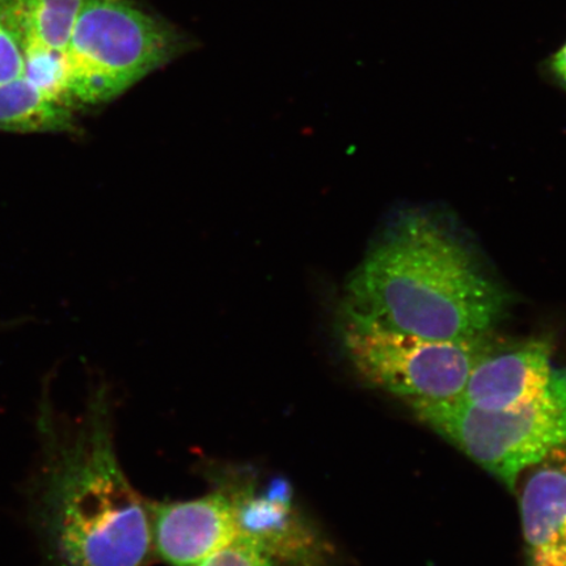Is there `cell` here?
<instances>
[{
    "mask_svg": "<svg viewBox=\"0 0 566 566\" xmlns=\"http://www.w3.org/2000/svg\"><path fill=\"white\" fill-rule=\"evenodd\" d=\"M39 459L28 481L31 526L51 566H146L151 504L125 475L113 440L108 391L94 388L75 419L39 402Z\"/></svg>",
    "mask_w": 566,
    "mask_h": 566,
    "instance_id": "6da1fadb",
    "label": "cell"
},
{
    "mask_svg": "<svg viewBox=\"0 0 566 566\" xmlns=\"http://www.w3.org/2000/svg\"><path fill=\"white\" fill-rule=\"evenodd\" d=\"M509 296L451 232L430 217L391 224L346 287L345 308L401 334L459 339L490 334Z\"/></svg>",
    "mask_w": 566,
    "mask_h": 566,
    "instance_id": "7a4b0ae2",
    "label": "cell"
},
{
    "mask_svg": "<svg viewBox=\"0 0 566 566\" xmlns=\"http://www.w3.org/2000/svg\"><path fill=\"white\" fill-rule=\"evenodd\" d=\"M422 423L514 491L523 472L566 443V367L541 396L520 407L485 410L462 400L408 401Z\"/></svg>",
    "mask_w": 566,
    "mask_h": 566,
    "instance_id": "3957f363",
    "label": "cell"
},
{
    "mask_svg": "<svg viewBox=\"0 0 566 566\" xmlns=\"http://www.w3.org/2000/svg\"><path fill=\"white\" fill-rule=\"evenodd\" d=\"M182 44L171 25L127 0H83L65 53L71 106L97 105L122 95L175 59Z\"/></svg>",
    "mask_w": 566,
    "mask_h": 566,
    "instance_id": "277c9868",
    "label": "cell"
},
{
    "mask_svg": "<svg viewBox=\"0 0 566 566\" xmlns=\"http://www.w3.org/2000/svg\"><path fill=\"white\" fill-rule=\"evenodd\" d=\"M342 338L367 384L407 402L457 399L480 360L502 344L493 332L459 339L410 336L345 307Z\"/></svg>",
    "mask_w": 566,
    "mask_h": 566,
    "instance_id": "5b68a950",
    "label": "cell"
},
{
    "mask_svg": "<svg viewBox=\"0 0 566 566\" xmlns=\"http://www.w3.org/2000/svg\"><path fill=\"white\" fill-rule=\"evenodd\" d=\"M217 488L229 495L237 537L277 565L322 566L328 546L296 502L286 479H261L251 472H222Z\"/></svg>",
    "mask_w": 566,
    "mask_h": 566,
    "instance_id": "8992f818",
    "label": "cell"
},
{
    "mask_svg": "<svg viewBox=\"0 0 566 566\" xmlns=\"http://www.w3.org/2000/svg\"><path fill=\"white\" fill-rule=\"evenodd\" d=\"M154 555L169 566H197L237 539L229 495L216 488L202 497L151 504Z\"/></svg>",
    "mask_w": 566,
    "mask_h": 566,
    "instance_id": "52a82bcc",
    "label": "cell"
},
{
    "mask_svg": "<svg viewBox=\"0 0 566 566\" xmlns=\"http://www.w3.org/2000/svg\"><path fill=\"white\" fill-rule=\"evenodd\" d=\"M552 373L549 339L502 343L480 360L457 399L485 410L512 409L546 391Z\"/></svg>",
    "mask_w": 566,
    "mask_h": 566,
    "instance_id": "ba28073f",
    "label": "cell"
},
{
    "mask_svg": "<svg viewBox=\"0 0 566 566\" xmlns=\"http://www.w3.org/2000/svg\"><path fill=\"white\" fill-rule=\"evenodd\" d=\"M528 471L520 499L527 566H566V443Z\"/></svg>",
    "mask_w": 566,
    "mask_h": 566,
    "instance_id": "9c48e42d",
    "label": "cell"
},
{
    "mask_svg": "<svg viewBox=\"0 0 566 566\" xmlns=\"http://www.w3.org/2000/svg\"><path fill=\"white\" fill-rule=\"evenodd\" d=\"M83 0H0V23L19 42L25 61L65 56Z\"/></svg>",
    "mask_w": 566,
    "mask_h": 566,
    "instance_id": "30bf717a",
    "label": "cell"
},
{
    "mask_svg": "<svg viewBox=\"0 0 566 566\" xmlns=\"http://www.w3.org/2000/svg\"><path fill=\"white\" fill-rule=\"evenodd\" d=\"M74 109L25 75L0 84V130L59 133L73 129Z\"/></svg>",
    "mask_w": 566,
    "mask_h": 566,
    "instance_id": "8fae6325",
    "label": "cell"
},
{
    "mask_svg": "<svg viewBox=\"0 0 566 566\" xmlns=\"http://www.w3.org/2000/svg\"><path fill=\"white\" fill-rule=\"evenodd\" d=\"M197 566H275V564L252 544L237 537Z\"/></svg>",
    "mask_w": 566,
    "mask_h": 566,
    "instance_id": "7c38bea8",
    "label": "cell"
},
{
    "mask_svg": "<svg viewBox=\"0 0 566 566\" xmlns=\"http://www.w3.org/2000/svg\"><path fill=\"white\" fill-rule=\"evenodd\" d=\"M24 71V53L15 35L0 23V84L18 80Z\"/></svg>",
    "mask_w": 566,
    "mask_h": 566,
    "instance_id": "4fadbf2b",
    "label": "cell"
},
{
    "mask_svg": "<svg viewBox=\"0 0 566 566\" xmlns=\"http://www.w3.org/2000/svg\"><path fill=\"white\" fill-rule=\"evenodd\" d=\"M554 66L557 74L566 82V44L555 56Z\"/></svg>",
    "mask_w": 566,
    "mask_h": 566,
    "instance_id": "5bb4252c",
    "label": "cell"
}]
</instances>
